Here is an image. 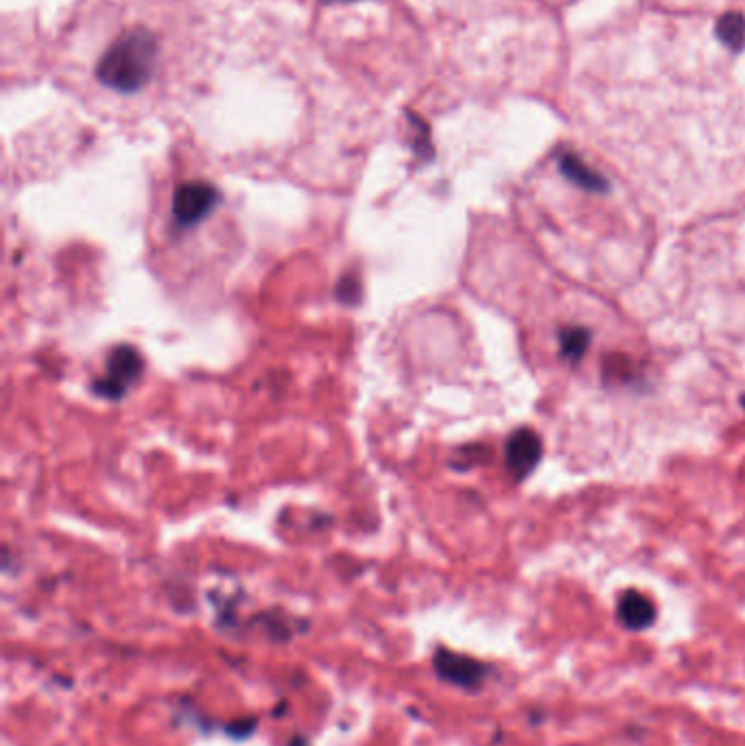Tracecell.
Instances as JSON below:
<instances>
[{
  "label": "cell",
  "instance_id": "cell-1",
  "mask_svg": "<svg viewBox=\"0 0 745 746\" xmlns=\"http://www.w3.org/2000/svg\"><path fill=\"white\" fill-rule=\"evenodd\" d=\"M158 68V40L149 29L121 33L97 63V79L110 90L134 94L142 90Z\"/></svg>",
  "mask_w": 745,
  "mask_h": 746
},
{
  "label": "cell",
  "instance_id": "cell-2",
  "mask_svg": "<svg viewBox=\"0 0 745 746\" xmlns=\"http://www.w3.org/2000/svg\"><path fill=\"white\" fill-rule=\"evenodd\" d=\"M142 373V356L132 345H119L110 352L105 373L92 382V391L105 400H121Z\"/></svg>",
  "mask_w": 745,
  "mask_h": 746
},
{
  "label": "cell",
  "instance_id": "cell-3",
  "mask_svg": "<svg viewBox=\"0 0 745 746\" xmlns=\"http://www.w3.org/2000/svg\"><path fill=\"white\" fill-rule=\"evenodd\" d=\"M221 192L208 182H187L173 194V219L180 228H193L219 205Z\"/></svg>",
  "mask_w": 745,
  "mask_h": 746
},
{
  "label": "cell",
  "instance_id": "cell-4",
  "mask_svg": "<svg viewBox=\"0 0 745 746\" xmlns=\"http://www.w3.org/2000/svg\"><path fill=\"white\" fill-rule=\"evenodd\" d=\"M433 666L442 682L464 687V689H479L487 682V675H490L487 664L474 659L471 655L453 653L449 648H437L433 657Z\"/></svg>",
  "mask_w": 745,
  "mask_h": 746
},
{
  "label": "cell",
  "instance_id": "cell-5",
  "mask_svg": "<svg viewBox=\"0 0 745 746\" xmlns=\"http://www.w3.org/2000/svg\"><path fill=\"white\" fill-rule=\"evenodd\" d=\"M542 441L538 433L530 429H521L507 438L505 445V463L514 481H525L541 463Z\"/></svg>",
  "mask_w": 745,
  "mask_h": 746
},
{
  "label": "cell",
  "instance_id": "cell-6",
  "mask_svg": "<svg viewBox=\"0 0 745 746\" xmlns=\"http://www.w3.org/2000/svg\"><path fill=\"white\" fill-rule=\"evenodd\" d=\"M616 618L627 631H647L656 622V605L638 589H625L616 603Z\"/></svg>",
  "mask_w": 745,
  "mask_h": 746
},
{
  "label": "cell",
  "instance_id": "cell-7",
  "mask_svg": "<svg viewBox=\"0 0 745 746\" xmlns=\"http://www.w3.org/2000/svg\"><path fill=\"white\" fill-rule=\"evenodd\" d=\"M560 171L568 182H573L575 186L584 188L588 192H606L608 190V182L597 171H593L588 164H584L575 153H564L560 158Z\"/></svg>",
  "mask_w": 745,
  "mask_h": 746
},
{
  "label": "cell",
  "instance_id": "cell-8",
  "mask_svg": "<svg viewBox=\"0 0 745 746\" xmlns=\"http://www.w3.org/2000/svg\"><path fill=\"white\" fill-rule=\"evenodd\" d=\"M717 38L735 53L744 51L745 47V16L739 11H726L719 16L715 24Z\"/></svg>",
  "mask_w": 745,
  "mask_h": 746
},
{
  "label": "cell",
  "instance_id": "cell-9",
  "mask_svg": "<svg viewBox=\"0 0 745 746\" xmlns=\"http://www.w3.org/2000/svg\"><path fill=\"white\" fill-rule=\"evenodd\" d=\"M591 347V332L586 327H564L560 332V352L566 361L580 363Z\"/></svg>",
  "mask_w": 745,
  "mask_h": 746
},
{
  "label": "cell",
  "instance_id": "cell-10",
  "mask_svg": "<svg viewBox=\"0 0 745 746\" xmlns=\"http://www.w3.org/2000/svg\"><path fill=\"white\" fill-rule=\"evenodd\" d=\"M359 293H361V286H359V280H356L354 275H345V278L339 282V300L354 304V302L359 300Z\"/></svg>",
  "mask_w": 745,
  "mask_h": 746
},
{
  "label": "cell",
  "instance_id": "cell-11",
  "mask_svg": "<svg viewBox=\"0 0 745 746\" xmlns=\"http://www.w3.org/2000/svg\"><path fill=\"white\" fill-rule=\"evenodd\" d=\"M326 4H345V2H359V0H322Z\"/></svg>",
  "mask_w": 745,
  "mask_h": 746
},
{
  "label": "cell",
  "instance_id": "cell-12",
  "mask_svg": "<svg viewBox=\"0 0 745 746\" xmlns=\"http://www.w3.org/2000/svg\"><path fill=\"white\" fill-rule=\"evenodd\" d=\"M742 406H744V409H745V395H744V397H742Z\"/></svg>",
  "mask_w": 745,
  "mask_h": 746
}]
</instances>
